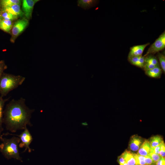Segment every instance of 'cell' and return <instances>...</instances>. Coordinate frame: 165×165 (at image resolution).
Listing matches in <instances>:
<instances>
[{"label": "cell", "instance_id": "52a82bcc", "mask_svg": "<svg viewBox=\"0 0 165 165\" xmlns=\"http://www.w3.org/2000/svg\"><path fill=\"white\" fill-rule=\"evenodd\" d=\"M145 57V62L143 68L145 71L160 66L157 58L153 55H148Z\"/></svg>", "mask_w": 165, "mask_h": 165}, {"label": "cell", "instance_id": "4dcf8cb0", "mask_svg": "<svg viewBox=\"0 0 165 165\" xmlns=\"http://www.w3.org/2000/svg\"><path fill=\"white\" fill-rule=\"evenodd\" d=\"M81 125L84 126H86L88 125V123L86 122H82L81 123Z\"/></svg>", "mask_w": 165, "mask_h": 165}, {"label": "cell", "instance_id": "e0dca14e", "mask_svg": "<svg viewBox=\"0 0 165 165\" xmlns=\"http://www.w3.org/2000/svg\"><path fill=\"white\" fill-rule=\"evenodd\" d=\"M121 156L123 158L128 165H136L133 153L130 151L126 150Z\"/></svg>", "mask_w": 165, "mask_h": 165}, {"label": "cell", "instance_id": "7c38bea8", "mask_svg": "<svg viewBox=\"0 0 165 165\" xmlns=\"http://www.w3.org/2000/svg\"><path fill=\"white\" fill-rule=\"evenodd\" d=\"M20 5L15 4L9 7L3 8V11L9 13L18 17L19 16H21L24 13L21 10Z\"/></svg>", "mask_w": 165, "mask_h": 165}, {"label": "cell", "instance_id": "d6a6232c", "mask_svg": "<svg viewBox=\"0 0 165 165\" xmlns=\"http://www.w3.org/2000/svg\"><path fill=\"white\" fill-rule=\"evenodd\" d=\"M1 15L0 14V21H1Z\"/></svg>", "mask_w": 165, "mask_h": 165}, {"label": "cell", "instance_id": "8992f818", "mask_svg": "<svg viewBox=\"0 0 165 165\" xmlns=\"http://www.w3.org/2000/svg\"><path fill=\"white\" fill-rule=\"evenodd\" d=\"M27 19L24 18L17 20L14 24L12 29V34L13 37H16L22 32L28 24Z\"/></svg>", "mask_w": 165, "mask_h": 165}, {"label": "cell", "instance_id": "ac0fdd59", "mask_svg": "<svg viewBox=\"0 0 165 165\" xmlns=\"http://www.w3.org/2000/svg\"><path fill=\"white\" fill-rule=\"evenodd\" d=\"M163 141L162 137L156 135L151 137L149 141L151 148H153L159 145Z\"/></svg>", "mask_w": 165, "mask_h": 165}, {"label": "cell", "instance_id": "f1b7e54d", "mask_svg": "<svg viewBox=\"0 0 165 165\" xmlns=\"http://www.w3.org/2000/svg\"><path fill=\"white\" fill-rule=\"evenodd\" d=\"M155 165H165V158L161 157L156 163Z\"/></svg>", "mask_w": 165, "mask_h": 165}, {"label": "cell", "instance_id": "8fae6325", "mask_svg": "<svg viewBox=\"0 0 165 165\" xmlns=\"http://www.w3.org/2000/svg\"><path fill=\"white\" fill-rule=\"evenodd\" d=\"M145 57L142 56L128 57L129 62L132 65L143 68L145 62Z\"/></svg>", "mask_w": 165, "mask_h": 165}, {"label": "cell", "instance_id": "cb8c5ba5", "mask_svg": "<svg viewBox=\"0 0 165 165\" xmlns=\"http://www.w3.org/2000/svg\"><path fill=\"white\" fill-rule=\"evenodd\" d=\"M148 156L155 163L161 157L159 155L151 152H150Z\"/></svg>", "mask_w": 165, "mask_h": 165}, {"label": "cell", "instance_id": "5bb4252c", "mask_svg": "<svg viewBox=\"0 0 165 165\" xmlns=\"http://www.w3.org/2000/svg\"><path fill=\"white\" fill-rule=\"evenodd\" d=\"M151 148L149 141L145 139L138 150L137 154L144 156H148L150 152Z\"/></svg>", "mask_w": 165, "mask_h": 165}, {"label": "cell", "instance_id": "2e32d148", "mask_svg": "<svg viewBox=\"0 0 165 165\" xmlns=\"http://www.w3.org/2000/svg\"><path fill=\"white\" fill-rule=\"evenodd\" d=\"M10 97L3 99L0 95V135L4 130V128L2 126L3 124V117L4 108L6 102L7 101Z\"/></svg>", "mask_w": 165, "mask_h": 165}, {"label": "cell", "instance_id": "7a4b0ae2", "mask_svg": "<svg viewBox=\"0 0 165 165\" xmlns=\"http://www.w3.org/2000/svg\"><path fill=\"white\" fill-rule=\"evenodd\" d=\"M8 138L0 135V152L6 159L9 160L12 158L23 162L22 158L20 155L19 145L20 139L18 137L13 136Z\"/></svg>", "mask_w": 165, "mask_h": 165}, {"label": "cell", "instance_id": "3957f363", "mask_svg": "<svg viewBox=\"0 0 165 165\" xmlns=\"http://www.w3.org/2000/svg\"><path fill=\"white\" fill-rule=\"evenodd\" d=\"M25 78L20 75H16L4 72L0 77V95L6 96L11 91L21 85Z\"/></svg>", "mask_w": 165, "mask_h": 165}, {"label": "cell", "instance_id": "836d02e7", "mask_svg": "<svg viewBox=\"0 0 165 165\" xmlns=\"http://www.w3.org/2000/svg\"></svg>", "mask_w": 165, "mask_h": 165}, {"label": "cell", "instance_id": "7402d4cb", "mask_svg": "<svg viewBox=\"0 0 165 165\" xmlns=\"http://www.w3.org/2000/svg\"><path fill=\"white\" fill-rule=\"evenodd\" d=\"M157 56L160 62V65L162 71L165 73V56L164 54L158 52Z\"/></svg>", "mask_w": 165, "mask_h": 165}, {"label": "cell", "instance_id": "9c48e42d", "mask_svg": "<svg viewBox=\"0 0 165 165\" xmlns=\"http://www.w3.org/2000/svg\"><path fill=\"white\" fill-rule=\"evenodd\" d=\"M144 140L137 135H134L131 137L130 141L129 148L132 151H138L144 142Z\"/></svg>", "mask_w": 165, "mask_h": 165}, {"label": "cell", "instance_id": "484cf974", "mask_svg": "<svg viewBox=\"0 0 165 165\" xmlns=\"http://www.w3.org/2000/svg\"><path fill=\"white\" fill-rule=\"evenodd\" d=\"M162 143L158 145L153 148H151L150 152L159 155L160 147Z\"/></svg>", "mask_w": 165, "mask_h": 165}, {"label": "cell", "instance_id": "4316f807", "mask_svg": "<svg viewBox=\"0 0 165 165\" xmlns=\"http://www.w3.org/2000/svg\"><path fill=\"white\" fill-rule=\"evenodd\" d=\"M145 161L146 165H155V163L153 161L149 156H145Z\"/></svg>", "mask_w": 165, "mask_h": 165}, {"label": "cell", "instance_id": "ffe728a7", "mask_svg": "<svg viewBox=\"0 0 165 165\" xmlns=\"http://www.w3.org/2000/svg\"><path fill=\"white\" fill-rule=\"evenodd\" d=\"M21 1L20 0H3L1 1V4L3 8L9 7L15 4L20 5Z\"/></svg>", "mask_w": 165, "mask_h": 165}, {"label": "cell", "instance_id": "83f0119b", "mask_svg": "<svg viewBox=\"0 0 165 165\" xmlns=\"http://www.w3.org/2000/svg\"><path fill=\"white\" fill-rule=\"evenodd\" d=\"M7 67L5 65L3 61L0 62V77L4 72V71L6 69Z\"/></svg>", "mask_w": 165, "mask_h": 165}, {"label": "cell", "instance_id": "277c9868", "mask_svg": "<svg viewBox=\"0 0 165 165\" xmlns=\"http://www.w3.org/2000/svg\"><path fill=\"white\" fill-rule=\"evenodd\" d=\"M1 135L2 136H15L19 138L20 141L19 145V147L20 148H25L24 150L22 152V153L26 152L27 150L29 153L34 151V149L30 147V145L32 141L33 138L27 128L23 130V131L19 135L12 134L9 132L3 133Z\"/></svg>", "mask_w": 165, "mask_h": 165}, {"label": "cell", "instance_id": "1f68e13d", "mask_svg": "<svg viewBox=\"0 0 165 165\" xmlns=\"http://www.w3.org/2000/svg\"><path fill=\"white\" fill-rule=\"evenodd\" d=\"M120 165H128V164L127 163L125 162V163H124L123 164H121Z\"/></svg>", "mask_w": 165, "mask_h": 165}, {"label": "cell", "instance_id": "603a6c76", "mask_svg": "<svg viewBox=\"0 0 165 165\" xmlns=\"http://www.w3.org/2000/svg\"><path fill=\"white\" fill-rule=\"evenodd\" d=\"M1 15L4 20H12L17 19L18 17L14 16L12 14L5 11H3Z\"/></svg>", "mask_w": 165, "mask_h": 165}, {"label": "cell", "instance_id": "ba28073f", "mask_svg": "<svg viewBox=\"0 0 165 165\" xmlns=\"http://www.w3.org/2000/svg\"><path fill=\"white\" fill-rule=\"evenodd\" d=\"M38 0H24L23 1L22 9L25 16L27 19L31 16L32 11L35 4Z\"/></svg>", "mask_w": 165, "mask_h": 165}, {"label": "cell", "instance_id": "d4e9b609", "mask_svg": "<svg viewBox=\"0 0 165 165\" xmlns=\"http://www.w3.org/2000/svg\"><path fill=\"white\" fill-rule=\"evenodd\" d=\"M159 155L161 157L164 158L165 155V145L163 141L162 142Z\"/></svg>", "mask_w": 165, "mask_h": 165}, {"label": "cell", "instance_id": "44dd1931", "mask_svg": "<svg viewBox=\"0 0 165 165\" xmlns=\"http://www.w3.org/2000/svg\"><path fill=\"white\" fill-rule=\"evenodd\" d=\"M136 165H145V156L132 153Z\"/></svg>", "mask_w": 165, "mask_h": 165}, {"label": "cell", "instance_id": "6da1fadb", "mask_svg": "<svg viewBox=\"0 0 165 165\" xmlns=\"http://www.w3.org/2000/svg\"><path fill=\"white\" fill-rule=\"evenodd\" d=\"M25 99L20 97L12 99L6 105L3 111V123L7 130L12 133L24 130L27 126H33L30 120L35 109L26 105Z\"/></svg>", "mask_w": 165, "mask_h": 165}, {"label": "cell", "instance_id": "30bf717a", "mask_svg": "<svg viewBox=\"0 0 165 165\" xmlns=\"http://www.w3.org/2000/svg\"><path fill=\"white\" fill-rule=\"evenodd\" d=\"M149 44V43H148L143 45L134 46L130 47L128 57L142 56L145 48Z\"/></svg>", "mask_w": 165, "mask_h": 165}, {"label": "cell", "instance_id": "4fadbf2b", "mask_svg": "<svg viewBox=\"0 0 165 165\" xmlns=\"http://www.w3.org/2000/svg\"><path fill=\"white\" fill-rule=\"evenodd\" d=\"M98 2L99 1L96 0H78L77 1V5L86 10L95 6Z\"/></svg>", "mask_w": 165, "mask_h": 165}, {"label": "cell", "instance_id": "5b68a950", "mask_svg": "<svg viewBox=\"0 0 165 165\" xmlns=\"http://www.w3.org/2000/svg\"><path fill=\"white\" fill-rule=\"evenodd\" d=\"M165 47V32L164 31L152 44L146 53L143 56L145 57L148 55L154 54L159 52Z\"/></svg>", "mask_w": 165, "mask_h": 165}, {"label": "cell", "instance_id": "d6986e66", "mask_svg": "<svg viewBox=\"0 0 165 165\" xmlns=\"http://www.w3.org/2000/svg\"><path fill=\"white\" fill-rule=\"evenodd\" d=\"M12 26V23L11 20H3L0 21V28L6 32H9Z\"/></svg>", "mask_w": 165, "mask_h": 165}, {"label": "cell", "instance_id": "9a60e30c", "mask_svg": "<svg viewBox=\"0 0 165 165\" xmlns=\"http://www.w3.org/2000/svg\"><path fill=\"white\" fill-rule=\"evenodd\" d=\"M162 72V70L160 66L145 71V73L146 75L150 77L154 78H160Z\"/></svg>", "mask_w": 165, "mask_h": 165}, {"label": "cell", "instance_id": "f546056e", "mask_svg": "<svg viewBox=\"0 0 165 165\" xmlns=\"http://www.w3.org/2000/svg\"><path fill=\"white\" fill-rule=\"evenodd\" d=\"M117 161L120 165L123 164L126 162L124 159L121 156L118 157Z\"/></svg>", "mask_w": 165, "mask_h": 165}]
</instances>
